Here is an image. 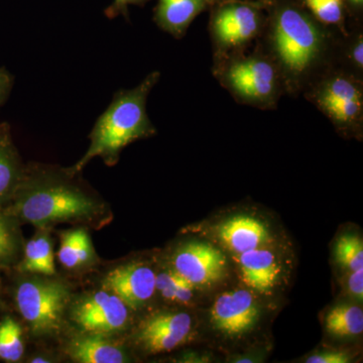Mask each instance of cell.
Listing matches in <instances>:
<instances>
[{
	"label": "cell",
	"instance_id": "cell-14",
	"mask_svg": "<svg viewBox=\"0 0 363 363\" xmlns=\"http://www.w3.org/2000/svg\"><path fill=\"white\" fill-rule=\"evenodd\" d=\"M217 235L227 248L238 255L262 247L272 238L266 224L250 215L226 219L217 228Z\"/></svg>",
	"mask_w": 363,
	"mask_h": 363
},
{
	"label": "cell",
	"instance_id": "cell-33",
	"mask_svg": "<svg viewBox=\"0 0 363 363\" xmlns=\"http://www.w3.org/2000/svg\"><path fill=\"white\" fill-rule=\"evenodd\" d=\"M30 362H33V363H38V362L45 363V362H49V360H45L44 357H35V358H33V360H30Z\"/></svg>",
	"mask_w": 363,
	"mask_h": 363
},
{
	"label": "cell",
	"instance_id": "cell-17",
	"mask_svg": "<svg viewBox=\"0 0 363 363\" xmlns=\"http://www.w3.org/2000/svg\"><path fill=\"white\" fill-rule=\"evenodd\" d=\"M69 355L81 363H123L128 362L125 351L107 339L106 335L89 333L72 341Z\"/></svg>",
	"mask_w": 363,
	"mask_h": 363
},
{
	"label": "cell",
	"instance_id": "cell-24",
	"mask_svg": "<svg viewBox=\"0 0 363 363\" xmlns=\"http://www.w3.org/2000/svg\"><path fill=\"white\" fill-rule=\"evenodd\" d=\"M336 64L363 78L362 25L348 26V33L343 35L339 45Z\"/></svg>",
	"mask_w": 363,
	"mask_h": 363
},
{
	"label": "cell",
	"instance_id": "cell-26",
	"mask_svg": "<svg viewBox=\"0 0 363 363\" xmlns=\"http://www.w3.org/2000/svg\"><path fill=\"white\" fill-rule=\"evenodd\" d=\"M336 262L353 272L363 269V242L357 234H343L336 241L334 248Z\"/></svg>",
	"mask_w": 363,
	"mask_h": 363
},
{
	"label": "cell",
	"instance_id": "cell-7",
	"mask_svg": "<svg viewBox=\"0 0 363 363\" xmlns=\"http://www.w3.org/2000/svg\"><path fill=\"white\" fill-rule=\"evenodd\" d=\"M13 298L30 330L49 335L61 328L70 293L68 286L55 279L23 278L14 283Z\"/></svg>",
	"mask_w": 363,
	"mask_h": 363
},
{
	"label": "cell",
	"instance_id": "cell-23",
	"mask_svg": "<svg viewBox=\"0 0 363 363\" xmlns=\"http://www.w3.org/2000/svg\"><path fill=\"white\" fill-rule=\"evenodd\" d=\"M302 2L320 23L347 35L348 16L344 0H302Z\"/></svg>",
	"mask_w": 363,
	"mask_h": 363
},
{
	"label": "cell",
	"instance_id": "cell-21",
	"mask_svg": "<svg viewBox=\"0 0 363 363\" xmlns=\"http://www.w3.org/2000/svg\"><path fill=\"white\" fill-rule=\"evenodd\" d=\"M21 252V238L18 220L0 208V272L16 266Z\"/></svg>",
	"mask_w": 363,
	"mask_h": 363
},
{
	"label": "cell",
	"instance_id": "cell-6",
	"mask_svg": "<svg viewBox=\"0 0 363 363\" xmlns=\"http://www.w3.org/2000/svg\"><path fill=\"white\" fill-rule=\"evenodd\" d=\"M267 13L259 0H221L209 9L213 55L242 51L259 39Z\"/></svg>",
	"mask_w": 363,
	"mask_h": 363
},
{
	"label": "cell",
	"instance_id": "cell-4",
	"mask_svg": "<svg viewBox=\"0 0 363 363\" xmlns=\"http://www.w3.org/2000/svg\"><path fill=\"white\" fill-rule=\"evenodd\" d=\"M213 76L236 102L262 111H274L286 94L278 66L255 42L242 51L213 55Z\"/></svg>",
	"mask_w": 363,
	"mask_h": 363
},
{
	"label": "cell",
	"instance_id": "cell-13",
	"mask_svg": "<svg viewBox=\"0 0 363 363\" xmlns=\"http://www.w3.org/2000/svg\"><path fill=\"white\" fill-rule=\"evenodd\" d=\"M221 0H157L154 21L177 40L185 37L191 23Z\"/></svg>",
	"mask_w": 363,
	"mask_h": 363
},
{
	"label": "cell",
	"instance_id": "cell-15",
	"mask_svg": "<svg viewBox=\"0 0 363 363\" xmlns=\"http://www.w3.org/2000/svg\"><path fill=\"white\" fill-rule=\"evenodd\" d=\"M240 267L243 281L255 292L271 293L278 284L281 267L271 250L259 247L241 253Z\"/></svg>",
	"mask_w": 363,
	"mask_h": 363
},
{
	"label": "cell",
	"instance_id": "cell-27",
	"mask_svg": "<svg viewBox=\"0 0 363 363\" xmlns=\"http://www.w3.org/2000/svg\"><path fill=\"white\" fill-rule=\"evenodd\" d=\"M150 1H152V0H113L111 6L105 9L104 14L109 20L116 18L118 16H123L125 20L128 21V18H130L128 6L143 7Z\"/></svg>",
	"mask_w": 363,
	"mask_h": 363
},
{
	"label": "cell",
	"instance_id": "cell-8",
	"mask_svg": "<svg viewBox=\"0 0 363 363\" xmlns=\"http://www.w3.org/2000/svg\"><path fill=\"white\" fill-rule=\"evenodd\" d=\"M128 309L114 294L98 291L79 300L72 308L71 317L87 333L108 335L125 328Z\"/></svg>",
	"mask_w": 363,
	"mask_h": 363
},
{
	"label": "cell",
	"instance_id": "cell-20",
	"mask_svg": "<svg viewBox=\"0 0 363 363\" xmlns=\"http://www.w3.org/2000/svg\"><path fill=\"white\" fill-rule=\"evenodd\" d=\"M325 328L335 337L348 338L360 335L363 332L362 308L350 304L335 306L325 317Z\"/></svg>",
	"mask_w": 363,
	"mask_h": 363
},
{
	"label": "cell",
	"instance_id": "cell-9",
	"mask_svg": "<svg viewBox=\"0 0 363 363\" xmlns=\"http://www.w3.org/2000/svg\"><path fill=\"white\" fill-rule=\"evenodd\" d=\"M259 317V303L245 290L222 294L210 311V321L213 328L230 338L241 337L250 333L257 326Z\"/></svg>",
	"mask_w": 363,
	"mask_h": 363
},
{
	"label": "cell",
	"instance_id": "cell-19",
	"mask_svg": "<svg viewBox=\"0 0 363 363\" xmlns=\"http://www.w3.org/2000/svg\"><path fill=\"white\" fill-rule=\"evenodd\" d=\"M94 255L92 241L84 229H73L62 236L58 257L67 269H77L90 264Z\"/></svg>",
	"mask_w": 363,
	"mask_h": 363
},
{
	"label": "cell",
	"instance_id": "cell-30",
	"mask_svg": "<svg viewBox=\"0 0 363 363\" xmlns=\"http://www.w3.org/2000/svg\"><path fill=\"white\" fill-rule=\"evenodd\" d=\"M347 289L351 296H353L360 303L363 300V269L351 272L347 279Z\"/></svg>",
	"mask_w": 363,
	"mask_h": 363
},
{
	"label": "cell",
	"instance_id": "cell-32",
	"mask_svg": "<svg viewBox=\"0 0 363 363\" xmlns=\"http://www.w3.org/2000/svg\"><path fill=\"white\" fill-rule=\"evenodd\" d=\"M2 295H4V291H2L1 284H0V315L4 311V298H2Z\"/></svg>",
	"mask_w": 363,
	"mask_h": 363
},
{
	"label": "cell",
	"instance_id": "cell-31",
	"mask_svg": "<svg viewBox=\"0 0 363 363\" xmlns=\"http://www.w3.org/2000/svg\"><path fill=\"white\" fill-rule=\"evenodd\" d=\"M13 76L11 72L7 70L6 67H0V106L6 104L9 99L13 90Z\"/></svg>",
	"mask_w": 363,
	"mask_h": 363
},
{
	"label": "cell",
	"instance_id": "cell-16",
	"mask_svg": "<svg viewBox=\"0 0 363 363\" xmlns=\"http://www.w3.org/2000/svg\"><path fill=\"white\" fill-rule=\"evenodd\" d=\"M26 168L14 145L9 123H0V208L6 207L20 187Z\"/></svg>",
	"mask_w": 363,
	"mask_h": 363
},
{
	"label": "cell",
	"instance_id": "cell-11",
	"mask_svg": "<svg viewBox=\"0 0 363 363\" xmlns=\"http://www.w3.org/2000/svg\"><path fill=\"white\" fill-rule=\"evenodd\" d=\"M192 325L187 313H157L140 324L138 343L150 353L169 352L188 340Z\"/></svg>",
	"mask_w": 363,
	"mask_h": 363
},
{
	"label": "cell",
	"instance_id": "cell-5",
	"mask_svg": "<svg viewBox=\"0 0 363 363\" xmlns=\"http://www.w3.org/2000/svg\"><path fill=\"white\" fill-rule=\"evenodd\" d=\"M336 130L359 135L363 126V78L334 64L302 93Z\"/></svg>",
	"mask_w": 363,
	"mask_h": 363
},
{
	"label": "cell",
	"instance_id": "cell-29",
	"mask_svg": "<svg viewBox=\"0 0 363 363\" xmlns=\"http://www.w3.org/2000/svg\"><path fill=\"white\" fill-rule=\"evenodd\" d=\"M348 16V26L362 25L363 0H344Z\"/></svg>",
	"mask_w": 363,
	"mask_h": 363
},
{
	"label": "cell",
	"instance_id": "cell-22",
	"mask_svg": "<svg viewBox=\"0 0 363 363\" xmlns=\"http://www.w3.org/2000/svg\"><path fill=\"white\" fill-rule=\"evenodd\" d=\"M25 355L23 331L16 318L0 315V362H18Z\"/></svg>",
	"mask_w": 363,
	"mask_h": 363
},
{
	"label": "cell",
	"instance_id": "cell-25",
	"mask_svg": "<svg viewBox=\"0 0 363 363\" xmlns=\"http://www.w3.org/2000/svg\"><path fill=\"white\" fill-rule=\"evenodd\" d=\"M156 289L166 300L184 304L190 302L195 288L174 269L157 274Z\"/></svg>",
	"mask_w": 363,
	"mask_h": 363
},
{
	"label": "cell",
	"instance_id": "cell-2",
	"mask_svg": "<svg viewBox=\"0 0 363 363\" xmlns=\"http://www.w3.org/2000/svg\"><path fill=\"white\" fill-rule=\"evenodd\" d=\"M160 77L161 73L154 71L133 89L117 91L111 104L98 117L91 131L87 152L67 169L68 174L77 175L91 160L97 157H102L108 166H113L126 145L156 133V128L147 116V100Z\"/></svg>",
	"mask_w": 363,
	"mask_h": 363
},
{
	"label": "cell",
	"instance_id": "cell-28",
	"mask_svg": "<svg viewBox=\"0 0 363 363\" xmlns=\"http://www.w3.org/2000/svg\"><path fill=\"white\" fill-rule=\"evenodd\" d=\"M350 362V355L342 350L322 351L306 359L307 363H348Z\"/></svg>",
	"mask_w": 363,
	"mask_h": 363
},
{
	"label": "cell",
	"instance_id": "cell-10",
	"mask_svg": "<svg viewBox=\"0 0 363 363\" xmlns=\"http://www.w3.org/2000/svg\"><path fill=\"white\" fill-rule=\"evenodd\" d=\"M174 269L194 288L212 285L223 279L225 255L208 242L193 241L179 248L173 259Z\"/></svg>",
	"mask_w": 363,
	"mask_h": 363
},
{
	"label": "cell",
	"instance_id": "cell-1",
	"mask_svg": "<svg viewBox=\"0 0 363 363\" xmlns=\"http://www.w3.org/2000/svg\"><path fill=\"white\" fill-rule=\"evenodd\" d=\"M267 13L257 43L278 66L286 94L298 96L337 62L344 35L317 21L302 0H259Z\"/></svg>",
	"mask_w": 363,
	"mask_h": 363
},
{
	"label": "cell",
	"instance_id": "cell-12",
	"mask_svg": "<svg viewBox=\"0 0 363 363\" xmlns=\"http://www.w3.org/2000/svg\"><path fill=\"white\" fill-rule=\"evenodd\" d=\"M156 281L157 274L150 267L128 264L112 269L105 277L104 286L130 309H138L154 296Z\"/></svg>",
	"mask_w": 363,
	"mask_h": 363
},
{
	"label": "cell",
	"instance_id": "cell-18",
	"mask_svg": "<svg viewBox=\"0 0 363 363\" xmlns=\"http://www.w3.org/2000/svg\"><path fill=\"white\" fill-rule=\"evenodd\" d=\"M13 267L21 274L54 276L56 267L51 240L48 236L40 235L28 241L23 248V257Z\"/></svg>",
	"mask_w": 363,
	"mask_h": 363
},
{
	"label": "cell",
	"instance_id": "cell-3",
	"mask_svg": "<svg viewBox=\"0 0 363 363\" xmlns=\"http://www.w3.org/2000/svg\"><path fill=\"white\" fill-rule=\"evenodd\" d=\"M62 174L26 171L20 187L4 209L18 219L45 227L62 222L87 220L98 214V203Z\"/></svg>",
	"mask_w": 363,
	"mask_h": 363
}]
</instances>
